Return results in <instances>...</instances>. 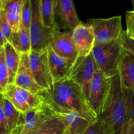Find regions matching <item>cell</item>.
I'll list each match as a JSON object with an SVG mask.
<instances>
[{
	"label": "cell",
	"instance_id": "obj_1",
	"mask_svg": "<svg viewBox=\"0 0 134 134\" xmlns=\"http://www.w3.org/2000/svg\"><path fill=\"white\" fill-rule=\"evenodd\" d=\"M37 94L55 109L76 113L89 122L98 119L82 89L70 79L54 82L50 88L42 90Z\"/></svg>",
	"mask_w": 134,
	"mask_h": 134
},
{
	"label": "cell",
	"instance_id": "obj_2",
	"mask_svg": "<svg viewBox=\"0 0 134 134\" xmlns=\"http://www.w3.org/2000/svg\"><path fill=\"white\" fill-rule=\"evenodd\" d=\"M98 119L105 124L108 134H122L129 121L124 87L119 74L113 77L109 96Z\"/></svg>",
	"mask_w": 134,
	"mask_h": 134
},
{
	"label": "cell",
	"instance_id": "obj_3",
	"mask_svg": "<svg viewBox=\"0 0 134 134\" xmlns=\"http://www.w3.org/2000/svg\"><path fill=\"white\" fill-rule=\"evenodd\" d=\"M124 50L118 40L94 46L92 54L98 70L109 77L119 74V67Z\"/></svg>",
	"mask_w": 134,
	"mask_h": 134
},
{
	"label": "cell",
	"instance_id": "obj_4",
	"mask_svg": "<svg viewBox=\"0 0 134 134\" xmlns=\"http://www.w3.org/2000/svg\"><path fill=\"white\" fill-rule=\"evenodd\" d=\"M32 19L30 27L31 52H40L47 49L51 44L54 31L43 25L40 13V0H31Z\"/></svg>",
	"mask_w": 134,
	"mask_h": 134
},
{
	"label": "cell",
	"instance_id": "obj_5",
	"mask_svg": "<svg viewBox=\"0 0 134 134\" xmlns=\"http://www.w3.org/2000/svg\"><path fill=\"white\" fill-rule=\"evenodd\" d=\"M113 77H109L97 69L90 84L88 103L96 115L102 114L111 91Z\"/></svg>",
	"mask_w": 134,
	"mask_h": 134
},
{
	"label": "cell",
	"instance_id": "obj_6",
	"mask_svg": "<svg viewBox=\"0 0 134 134\" xmlns=\"http://www.w3.org/2000/svg\"><path fill=\"white\" fill-rule=\"evenodd\" d=\"M98 69L92 54L88 56H79L72 64L69 79L73 80L82 89L88 101L90 84Z\"/></svg>",
	"mask_w": 134,
	"mask_h": 134
},
{
	"label": "cell",
	"instance_id": "obj_7",
	"mask_svg": "<svg viewBox=\"0 0 134 134\" xmlns=\"http://www.w3.org/2000/svg\"><path fill=\"white\" fill-rule=\"evenodd\" d=\"M95 36V46L101 45L118 40L123 32L121 16H115L108 18L90 19Z\"/></svg>",
	"mask_w": 134,
	"mask_h": 134
},
{
	"label": "cell",
	"instance_id": "obj_8",
	"mask_svg": "<svg viewBox=\"0 0 134 134\" xmlns=\"http://www.w3.org/2000/svg\"><path fill=\"white\" fill-rule=\"evenodd\" d=\"M2 96L23 114L39 107L44 103L43 99L39 94L19 87L14 84H9Z\"/></svg>",
	"mask_w": 134,
	"mask_h": 134
},
{
	"label": "cell",
	"instance_id": "obj_9",
	"mask_svg": "<svg viewBox=\"0 0 134 134\" xmlns=\"http://www.w3.org/2000/svg\"><path fill=\"white\" fill-rule=\"evenodd\" d=\"M29 61L36 83L43 90L50 88L54 80L50 70L47 48L40 52H31L29 54Z\"/></svg>",
	"mask_w": 134,
	"mask_h": 134
},
{
	"label": "cell",
	"instance_id": "obj_10",
	"mask_svg": "<svg viewBox=\"0 0 134 134\" xmlns=\"http://www.w3.org/2000/svg\"><path fill=\"white\" fill-rule=\"evenodd\" d=\"M51 46L53 51L73 64L79 56L78 51L72 39V31L56 30L52 35Z\"/></svg>",
	"mask_w": 134,
	"mask_h": 134
},
{
	"label": "cell",
	"instance_id": "obj_11",
	"mask_svg": "<svg viewBox=\"0 0 134 134\" xmlns=\"http://www.w3.org/2000/svg\"><path fill=\"white\" fill-rule=\"evenodd\" d=\"M72 39L79 56H86L92 53L95 46V36L91 24L81 22L72 30Z\"/></svg>",
	"mask_w": 134,
	"mask_h": 134
},
{
	"label": "cell",
	"instance_id": "obj_12",
	"mask_svg": "<svg viewBox=\"0 0 134 134\" xmlns=\"http://www.w3.org/2000/svg\"><path fill=\"white\" fill-rule=\"evenodd\" d=\"M14 84L35 94H38L43 90L34 80L30 65L29 54H21L20 66Z\"/></svg>",
	"mask_w": 134,
	"mask_h": 134
},
{
	"label": "cell",
	"instance_id": "obj_13",
	"mask_svg": "<svg viewBox=\"0 0 134 134\" xmlns=\"http://www.w3.org/2000/svg\"><path fill=\"white\" fill-rule=\"evenodd\" d=\"M53 110L64 124L62 134H84L92 122L76 113L55 109Z\"/></svg>",
	"mask_w": 134,
	"mask_h": 134
},
{
	"label": "cell",
	"instance_id": "obj_14",
	"mask_svg": "<svg viewBox=\"0 0 134 134\" xmlns=\"http://www.w3.org/2000/svg\"><path fill=\"white\" fill-rule=\"evenodd\" d=\"M25 2L26 0H0V10L10 25L12 32H16L20 29Z\"/></svg>",
	"mask_w": 134,
	"mask_h": 134
},
{
	"label": "cell",
	"instance_id": "obj_15",
	"mask_svg": "<svg viewBox=\"0 0 134 134\" xmlns=\"http://www.w3.org/2000/svg\"><path fill=\"white\" fill-rule=\"evenodd\" d=\"M50 70L54 80V83L69 78L72 64L64 58L58 55L51 47H47Z\"/></svg>",
	"mask_w": 134,
	"mask_h": 134
},
{
	"label": "cell",
	"instance_id": "obj_16",
	"mask_svg": "<svg viewBox=\"0 0 134 134\" xmlns=\"http://www.w3.org/2000/svg\"><path fill=\"white\" fill-rule=\"evenodd\" d=\"M55 13L64 26L71 31L81 22L76 12L74 3L71 0H58Z\"/></svg>",
	"mask_w": 134,
	"mask_h": 134
},
{
	"label": "cell",
	"instance_id": "obj_17",
	"mask_svg": "<svg viewBox=\"0 0 134 134\" xmlns=\"http://www.w3.org/2000/svg\"><path fill=\"white\" fill-rule=\"evenodd\" d=\"M119 75L123 87L134 91V58L125 51L119 64Z\"/></svg>",
	"mask_w": 134,
	"mask_h": 134
},
{
	"label": "cell",
	"instance_id": "obj_18",
	"mask_svg": "<svg viewBox=\"0 0 134 134\" xmlns=\"http://www.w3.org/2000/svg\"><path fill=\"white\" fill-rule=\"evenodd\" d=\"M64 130V123L52 109L51 115L30 134H62Z\"/></svg>",
	"mask_w": 134,
	"mask_h": 134
},
{
	"label": "cell",
	"instance_id": "obj_19",
	"mask_svg": "<svg viewBox=\"0 0 134 134\" xmlns=\"http://www.w3.org/2000/svg\"><path fill=\"white\" fill-rule=\"evenodd\" d=\"M3 47L5 51V62L9 71V84H14L20 66L21 54L18 52L9 42H7Z\"/></svg>",
	"mask_w": 134,
	"mask_h": 134
},
{
	"label": "cell",
	"instance_id": "obj_20",
	"mask_svg": "<svg viewBox=\"0 0 134 134\" xmlns=\"http://www.w3.org/2000/svg\"><path fill=\"white\" fill-rule=\"evenodd\" d=\"M8 42L20 54H30L31 52L30 31L20 28L16 32H12Z\"/></svg>",
	"mask_w": 134,
	"mask_h": 134
},
{
	"label": "cell",
	"instance_id": "obj_21",
	"mask_svg": "<svg viewBox=\"0 0 134 134\" xmlns=\"http://www.w3.org/2000/svg\"><path fill=\"white\" fill-rule=\"evenodd\" d=\"M57 2L58 0H40V13L43 25L53 31L58 30L54 18Z\"/></svg>",
	"mask_w": 134,
	"mask_h": 134
},
{
	"label": "cell",
	"instance_id": "obj_22",
	"mask_svg": "<svg viewBox=\"0 0 134 134\" xmlns=\"http://www.w3.org/2000/svg\"><path fill=\"white\" fill-rule=\"evenodd\" d=\"M3 105L6 120L7 126L9 133L18 124L21 116V113L18 111L10 102L3 96Z\"/></svg>",
	"mask_w": 134,
	"mask_h": 134
},
{
	"label": "cell",
	"instance_id": "obj_23",
	"mask_svg": "<svg viewBox=\"0 0 134 134\" xmlns=\"http://www.w3.org/2000/svg\"><path fill=\"white\" fill-rule=\"evenodd\" d=\"M9 85V71L5 62V51L2 47L0 50V94L2 95Z\"/></svg>",
	"mask_w": 134,
	"mask_h": 134
},
{
	"label": "cell",
	"instance_id": "obj_24",
	"mask_svg": "<svg viewBox=\"0 0 134 134\" xmlns=\"http://www.w3.org/2000/svg\"><path fill=\"white\" fill-rule=\"evenodd\" d=\"M12 34V29L5 16L0 10V45L1 47L8 42Z\"/></svg>",
	"mask_w": 134,
	"mask_h": 134
},
{
	"label": "cell",
	"instance_id": "obj_25",
	"mask_svg": "<svg viewBox=\"0 0 134 134\" xmlns=\"http://www.w3.org/2000/svg\"><path fill=\"white\" fill-rule=\"evenodd\" d=\"M32 19V7L31 0H26L22 14L20 28L30 31V25Z\"/></svg>",
	"mask_w": 134,
	"mask_h": 134
},
{
	"label": "cell",
	"instance_id": "obj_26",
	"mask_svg": "<svg viewBox=\"0 0 134 134\" xmlns=\"http://www.w3.org/2000/svg\"><path fill=\"white\" fill-rule=\"evenodd\" d=\"M119 42L122 49L134 58V40L127 35L124 30L119 37Z\"/></svg>",
	"mask_w": 134,
	"mask_h": 134
},
{
	"label": "cell",
	"instance_id": "obj_27",
	"mask_svg": "<svg viewBox=\"0 0 134 134\" xmlns=\"http://www.w3.org/2000/svg\"><path fill=\"white\" fill-rule=\"evenodd\" d=\"M84 134H108V131L105 124L99 119L90 122Z\"/></svg>",
	"mask_w": 134,
	"mask_h": 134
},
{
	"label": "cell",
	"instance_id": "obj_28",
	"mask_svg": "<svg viewBox=\"0 0 134 134\" xmlns=\"http://www.w3.org/2000/svg\"><path fill=\"white\" fill-rule=\"evenodd\" d=\"M124 93L129 120L134 122V91L124 88Z\"/></svg>",
	"mask_w": 134,
	"mask_h": 134
},
{
	"label": "cell",
	"instance_id": "obj_29",
	"mask_svg": "<svg viewBox=\"0 0 134 134\" xmlns=\"http://www.w3.org/2000/svg\"><path fill=\"white\" fill-rule=\"evenodd\" d=\"M126 23L127 35L134 40V9L126 13Z\"/></svg>",
	"mask_w": 134,
	"mask_h": 134
},
{
	"label": "cell",
	"instance_id": "obj_30",
	"mask_svg": "<svg viewBox=\"0 0 134 134\" xmlns=\"http://www.w3.org/2000/svg\"><path fill=\"white\" fill-rule=\"evenodd\" d=\"M0 134H9L3 105V96L0 94Z\"/></svg>",
	"mask_w": 134,
	"mask_h": 134
},
{
	"label": "cell",
	"instance_id": "obj_31",
	"mask_svg": "<svg viewBox=\"0 0 134 134\" xmlns=\"http://www.w3.org/2000/svg\"><path fill=\"white\" fill-rule=\"evenodd\" d=\"M122 134H134V122L130 120L126 125Z\"/></svg>",
	"mask_w": 134,
	"mask_h": 134
},
{
	"label": "cell",
	"instance_id": "obj_32",
	"mask_svg": "<svg viewBox=\"0 0 134 134\" xmlns=\"http://www.w3.org/2000/svg\"><path fill=\"white\" fill-rule=\"evenodd\" d=\"M132 4H133V9H134V1H132Z\"/></svg>",
	"mask_w": 134,
	"mask_h": 134
},
{
	"label": "cell",
	"instance_id": "obj_33",
	"mask_svg": "<svg viewBox=\"0 0 134 134\" xmlns=\"http://www.w3.org/2000/svg\"><path fill=\"white\" fill-rule=\"evenodd\" d=\"M1 48H2V47H1V45H0V50H1Z\"/></svg>",
	"mask_w": 134,
	"mask_h": 134
}]
</instances>
